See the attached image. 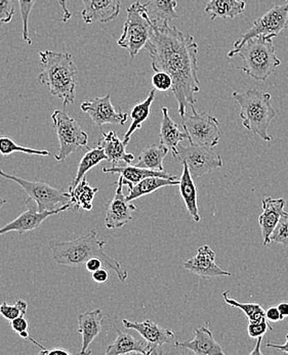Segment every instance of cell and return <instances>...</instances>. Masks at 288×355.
<instances>
[{"mask_svg":"<svg viewBox=\"0 0 288 355\" xmlns=\"http://www.w3.org/2000/svg\"><path fill=\"white\" fill-rule=\"evenodd\" d=\"M145 49L149 51L152 69L165 72L173 79L171 92L178 103L180 117L187 107H194L195 94L200 92L198 44L193 36L167 25L156 27Z\"/></svg>","mask_w":288,"mask_h":355,"instance_id":"1","label":"cell"},{"mask_svg":"<svg viewBox=\"0 0 288 355\" xmlns=\"http://www.w3.org/2000/svg\"><path fill=\"white\" fill-rule=\"evenodd\" d=\"M106 244V241L98 239L96 230H92V232L74 241H51L49 248L53 260L61 266L78 268L85 266V262L90 258H100L104 266L115 272L118 279L124 283L128 279V272L120 262L105 253L104 248Z\"/></svg>","mask_w":288,"mask_h":355,"instance_id":"2","label":"cell"},{"mask_svg":"<svg viewBox=\"0 0 288 355\" xmlns=\"http://www.w3.org/2000/svg\"><path fill=\"white\" fill-rule=\"evenodd\" d=\"M42 72L38 75V81L49 88L51 96L62 101L64 107L74 104L78 70L73 55L60 51H40Z\"/></svg>","mask_w":288,"mask_h":355,"instance_id":"3","label":"cell"},{"mask_svg":"<svg viewBox=\"0 0 288 355\" xmlns=\"http://www.w3.org/2000/svg\"><path fill=\"white\" fill-rule=\"evenodd\" d=\"M234 55H239L244 61V64L238 69L257 81H266L275 69L281 64L275 53L273 38L264 36L251 38L228 53L229 58Z\"/></svg>","mask_w":288,"mask_h":355,"instance_id":"4","label":"cell"},{"mask_svg":"<svg viewBox=\"0 0 288 355\" xmlns=\"http://www.w3.org/2000/svg\"><path fill=\"white\" fill-rule=\"evenodd\" d=\"M233 98L242 107L239 115L242 125L264 141H272L268 133L269 126L276 116L271 103L272 96L269 92L251 89L242 94L233 92Z\"/></svg>","mask_w":288,"mask_h":355,"instance_id":"5","label":"cell"},{"mask_svg":"<svg viewBox=\"0 0 288 355\" xmlns=\"http://www.w3.org/2000/svg\"><path fill=\"white\" fill-rule=\"evenodd\" d=\"M152 33L153 24L148 16L145 6L139 1L133 2L128 8L124 32L118 40V45L126 49L130 60H133L142 49H145Z\"/></svg>","mask_w":288,"mask_h":355,"instance_id":"6","label":"cell"},{"mask_svg":"<svg viewBox=\"0 0 288 355\" xmlns=\"http://www.w3.org/2000/svg\"><path fill=\"white\" fill-rule=\"evenodd\" d=\"M51 118L60 145L59 154L55 156L56 160H65L73 153L87 146L89 135L66 112L56 110Z\"/></svg>","mask_w":288,"mask_h":355,"instance_id":"7","label":"cell"},{"mask_svg":"<svg viewBox=\"0 0 288 355\" xmlns=\"http://www.w3.org/2000/svg\"><path fill=\"white\" fill-rule=\"evenodd\" d=\"M0 176L17 182L29 196L27 202L30 200L35 202L40 212L55 211L70 203V193L64 189L53 188L45 182H29L18 176L10 175L1 169H0Z\"/></svg>","mask_w":288,"mask_h":355,"instance_id":"8","label":"cell"},{"mask_svg":"<svg viewBox=\"0 0 288 355\" xmlns=\"http://www.w3.org/2000/svg\"><path fill=\"white\" fill-rule=\"evenodd\" d=\"M191 113L182 117V126L188 135L191 145L214 148L221 139L220 122L206 112H198L192 107Z\"/></svg>","mask_w":288,"mask_h":355,"instance_id":"9","label":"cell"},{"mask_svg":"<svg viewBox=\"0 0 288 355\" xmlns=\"http://www.w3.org/2000/svg\"><path fill=\"white\" fill-rule=\"evenodd\" d=\"M173 158L178 163L187 164L194 180L214 170L222 168L223 165L220 155L212 152V148L202 146H185L180 144Z\"/></svg>","mask_w":288,"mask_h":355,"instance_id":"10","label":"cell"},{"mask_svg":"<svg viewBox=\"0 0 288 355\" xmlns=\"http://www.w3.org/2000/svg\"><path fill=\"white\" fill-rule=\"evenodd\" d=\"M288 26V1L285 4H278L271 8L263 17L253 21V27L240 36L239 40L234 43V49L244 45L251 38L264 37L274 38L281 32L285 31Z\"/></svg>","mask_w":288,"mask_h":355,"instance_id":"11","label":"cell"},{"mask_svg":"<svg viewBox=\"0 0 288 355\" xmlns=\"http://www.w3.org/2000/svg\"><path fill=\"white\" fill-rule=\"evenodd\" d=\"M81 111L90 116L96 126L102 128L105 124H120L124 125L128 121V114L116 111L111 103L110 94L102 98L85 101L81 105Z\"/></svg>","mask_w":288,"mask_h":355,"instance_id":"12","label":"cell"},{"mask_svg":"<svg viewBox=\"0 0 288 355\" xmlns=\"http://www.w3.org/2000/svg\"><path fill=\"white\" fill-rule=\"evenodd\" d=\"M122 324L124 328L135 330L145 339L148 344V355L159 354V349L164 344L171 343L175 339V333L169 329H164L157 324L153 320H146L144 322H130L124 318Z\"/></svg>","mask_w":288,"mask_h":355,"instance_id":"13","label":"cell"},{"mask_svg":"<svg viewBox=\"0 0 288 355\" xmlns=\"http://www.w3.org/2000/svg\"><path fill=\"white\" fill-rule=\"evenodd\" d=\"M124 178L119 176L115 196L107 207L105 216V225L107 229H120L124 227L132 220L133 213L137 210V207L128 201L126 196H124Z\"/></svg>","mask_w":288,"mask_h":355,"instance_id":"14","label":"cell"},{"mask_svg":"<svg viewBox=\"0 0 288 355\" xmlns=\"http://www.w3.org/2000/svg\"><path fill=\"white\" fill-rule=\"evenodd\" d=\"M184 268L202 279L232 275L231 272L222 270L216 263V253L207 245L199 247L196 256L184 262Z\"/></svg>","mask_w":288,"mask_h":355,"instance_id":"15","label":"cell"},{"mask_svg":"<svg viewBox=\"0 0 288 355\" xmlns=\"http://www.w3.org/2000/svg\"><path fill=\"white\" fill-rule=\"evenodd\" d=\"M71 207H72V204L70 202L67 205L62 206L59 209L55 211L40 212L38 210L28 208L12 223L2 227L0 229V236L12 232H18L20 234H24V232H32V230L40 227L45 219L49 218L51 215L59 214V213L64 212V211L71 209Z\"/></svg>","mask_w":288,"mask_h":355,"instance_id":"16","label":"cell"},{"mask_svg":"<svg viewBox=\"0 0 288 355\" xmlns=\"http://www.w3.org/2000/svg\"><path fill=\"white\" fill-rule=\"evenodd\" d=\"M81 12L85 24L109 23L120 14L121 0H83Z\"/></svg>","mask_w":288,"mask_h":355,"instance_id":"17","label":"cell"},{"mask_svg":"<svg viewBox=\"0 0 288 355\" xmlns=\"http://www.w3.org/2000/svg\"><path fill=\"white\" fill-rule=\"evenodd\" d=\"M195 337L185 342H176L178 349L190 350L196 355L223 354L222 346L214 340L210 329V322L204 327L194 328Z\"/></svg>","mask_w":288,"mask_h":355,"instance_id":"18","label":"cell"},{"mask_svg":"<svg viewBox=\"0 0 288 355\" xmlns=\"http://www.w3.org/2000/svg\"><path fill=\"white\" fill-rule=\"evenodd\" d=\"M262 205L263 213L259 216V225L263 236V244L266 246L271 243V236L276 229L279 220L287 212L285 211V201L282 198H265L262 202Z\"/></svg>","mask_w":288,"mask_h":355,"instance_id":"19","label":"cell"},{"mask_svg":"<svg viewBox=\"0 0 288 355\" xmlns=\"http://www.w3.org/2000/svg\"><path fill=\"white\" fill-rule=\"evenodd\" d=\"M105 318L106 316L103 314L101 309L79 314L78 333L83 336V347L79 354L81 355L92 354L89 350L90 344L100 335Z\"/></svg>","mask_w":288,"mask_h":355,"instance_id":"20","label":"cell"},{"mask_svg":"<svg viewBox=\"0 0 288 355\" xmlns=\"http://www.w3.org/2000/svg\"><path fill=\"white\" fill-rule=\"evenodd\" d=\"M102 139L99 141L98 146L104 148L107 156V161L110 162L112 166H117L120 162L130 164L135 160V156L126 152V144L118 137L115 131L102 132Z\"/></svg>","mask_w":288,"mask_h":355,"instance_id":"21","label":"cell"},{"mask_svg":"<svg viewBox=\"0 0 288 355\" xmlns=\"http://www.w3.org/2000/svg\"><path fill=\"white\" fill-rule=\"evenodd\" d=\"M103 172L105 173H118L124 178V184H135L141 180L147 178H163L169 180H177L173 174L167 173V171H157V170L146 169V168L130 166L126 164V166H112L103 168Z\"/></svg>","mask_w":288,"mask_h":355,"instance_id":"22","label":"cell"},{"mask_svg":"<svg viewBox=\"0 0 288 355\" xmlns=\"http://www.w3.org/2000/svg\"><path fill=\"white\" fill-rule=\"evenodd\" d=\"M159 139L161 145L167 146L173 156H175L177 153L178 145L185 139H188L186 131L182 132L178 129V124L169 116V109L167 107H162V120H161Z\"/></svg>","mask_w":288,"mask_h":355,"instance_id":"23","label":"cell"},{"mask_svg":"<svg viewBox=\"0 0 288 355\" xmlns=\"http://www.w3.org/2000/svg\"><path fill=\"white\" fill-rule=\"evenodd\" d=\"M148 16L156 27L167 25L169 21L178 18L176 8L177 0H149L144 3Z\"/></svg>","mask_w":288,"mask_h":355,"instance_id":"24","label":"cell"},{"mask_svg":"<svg viewBox=\"0 0 288 355\" xmlns=\"http://www.w3.org/2000/svg\"><path fill=\"white\" fill-rule=\"evenodd\" d=\"M183 165H184V168H183L180 184H178L180 196H182L185 206H186L187 210H188L189 214L192 217L193 220L199 223L201 217H200L198 203H197L198 197H197L196 186H195L194 180H193L190 171H189L188 166L185 163Z\"/></svg>","mask_w":288,"mask_h":355,"instance_id":"25","label":"cell"},{"mask_svg":"<svg viewBox=\"0 0 288 355\" xmlns=\"http://www.w3.org/2000/svg\"><path fill=\"white\" fill-rule=\"evenodd\" d=\"M117 337L113 343L107 348L106 355H120L128 354H141L148 355V344L146 341L137 340L128 333L121 332L116 329Z\"/></svg>","mask_w":288,"mask_h":355,"instance_id":"26","label":"cell"},{"mask_svg":"<svg viewBox=\"0 0 288 355\" xmlns=\"http://www.w3.org/2000/svg\"><path fill=\"white\" fill-rule=\"evenodd\" d=\"M244 0H210L205 6V12L210 15L212 20L217 19H234L244 12Z\"/></svg>","mask_w":288,"mask_h":355,"instance_id":"27","label":"cell"},{"mask_svg":"<svg viewBox=\"0 0 288 355\" xmlns=\"http://www.w3.org/2000/svg\"><path fill=\"white\" fill-rule=\"evenodd\" d=\"M180 180H169L163 178H147L141 180L137 184H128V195L126 196L128 201L139 199L144 196L153 193L157 189L164 188V187L178 186Z\"/></svg>","mask_w":288,"mask_h":355,"instance_id":"28","label":"cell"},{"mask_svg":"<svg viewBox=\"0 0 288 355\" xmlns=\"http://www.w3.org/2000/svg\"><path fill=\"white\" fill-rule=\"evenodd\" d=\"M156 89H152L151 92L148 94L147 98L143 102L139 103L133 107L132 113H130V118H132V124H130V128L126 131L124 135V141L128 145L132 135L135 131L141 129L144 122L149 118L150 114H151V107L153 104L154 100H155Z\"/></svg>","mask_w":288,"mask_h":355,"instance_id":"29","label":"cell"},{"mask_svg":"<svg viewBox=\"0 0 288 355\" xmlns=\"http://www.w3.org/2000/svg\"><path fill=\"white\" fill-rule=\"evenodd\" d=\"M70 193L71 204L72 210L90 211L94 208V196L98 193V188H92L87 182V178H83L74 189L68 191Z\"/></svg>","mask_w":288,"mask_h":355,"instance_id":"30","label":"cell"},{"mask_svg":"<svg viewBox=\"0 0 288 355\" xmlns=\"http://www.w3.org/2000/svg\"><path fill=\"white\" fill-rule=\"evenodd\" d=\"M169 152V148L161 145L160 143L147 146L139 154V160L135 166L157 170V171H164L163 160Z\"/></svg>","mask_w":288,"mask_h":355,"instance_id":"31","label":"cell"},{"mask_svg":"<svg viewBox=\"0 0 288 355\" xmlns=\"http://www.w3.org/2000/svg\"><path fill=\"white\" fill-rule=\"evenodd\" d=\"M107 160L106 154H105L104 148L102 146H98L96 148H90L85 156L81 160V163L78 165V169H77L76 175H75L74 180L71 182L70 187H69L68 191H71L85 178V174L90 171V169L100 164L102 161Z\"/></svg>","mask_w":288,"mask_h":355,"instance_id":"32","label":"cell"},{"mask_svg":"<svg viewBox=\"0 0 288 355\" xmlns=\"http://www.w3.org/2000/svg\"><path fill=\"white\" fill-rule=\"evenodd\" d=\"M223 301H225L227 304H229L230 306L239 309L240 311H244L248 322H255V320L266 318V311H264L261 304H257V303L239 302V301L229 297V291L223 292Z\"/></svg>","mask_w":288,"mask_h":355,"instance_id":"33","label":"cell"},{"mask_svg":"<svg viewBox=\"0 0 288 355\" xmlns=\"http://www.w3.org/2000/svg\"><path fill=\"white\" fill-rule=\"evenodd\" d=\"M12 153H24V154L37 155V156H49L51 155L49 150L27 148V146L18 145L12 137H0V154L6 157L10 156Z\"/></svg>","mask_w":288,"mask_h":355,"instance_id":"34","label":"cell"},{"mask_svg":"<svg viewBox=\"0 0 288 355\" xmlns=\"http://www.w3.org/2000/svg\"><path fill=\"white\" fill-rule=\"evenodd\" d=\"M27 309L28 303L23 299H19L14 304L6 302L0 303V315L12 322L19 316H25L27 313Z\"/></svg>","mask_w":288,"mask_h":355,"instance_id":"35","label":"cell"},{"mask_svg":"<svg viewBox=\"0 0 288 355\" xmlns=\"http://www.w3.org/2000/svg\"><path fill=\"white\" fill-rule=\"evenodd\" d=\"M18 2L23 21V40L27 42V44L31 45L32 40L29 36V18L32 10H33L34 4L36 3V0H18Z\"/></svg>","mask_w":288,"mask_h":355,"instance_id":"36","label":"cell"},{"mask_svg":"<svg viewBox=\"0 0 288 355\" xmlns=\"http://www.w3.org/2000/svg\"><path fill=\"white\" fill-rule=\"evenodd\" d=\"M10 327H12V331H14L16 334L20 336L21 338L25 340H29L32 343L37 345L38 347L42 348V350L46 349V348L44 347L42 344L38 343L37 341L33 339V338L30 337L29 332H28V329H29V322L26 320L25 316H19V318H15L10 322Z\"/></svg>","mask_w":288,"mask_h":355,"instance_id":"37","label":"cell"},{"mask_svg":"<svg viewBox=\"0 0 288 355\" xmlns=\"http://www.w3.org/2000/svg\"><path fill=\"white\" fill-rule=\"evenodd\" d=\"M271 243L288 246V213H285L271 236Z\"/></svg>","mask_w":288,"mask_h":355,"instance_id":"38","label":"cell"},{"mask_svg":"<svg viewBox=\"0 0 288 355\" xmlns=\"http://www.w3.org/2000/svg\"><path fill=\"white\" fill-rule=\"evenodd\" d=\"M268 330H272V328L269 326L266 318L248 322V326H247V333L251 339H259L260 337H263Z\"/></svg>","mask_w":288,"mask_h":355,"instance_id":"39","label":"cell"},{"mask_svg":"<svg viewBox=\"0 0 288 355\" xmlns=\"http://www.w3.org/2000/svg\"><path fill=\"white\" fill-rule=\"evenodd\" d=\"M16 14V0H0V26L12 21Z\"/></svg>","mask_w":288,"mask_h":355,"instance_id":"40","label":"cell"},{"mask_svg":"<svg viewBox=\"0 0 288 355\" xmlns=\"http://www.w3.org/2000/svg\"><path fill=\"white\" fill-rule=\"evenodd\" d=\"M152 85L159 92H167L173 87V79L165 72H156L152 77Z\"/></svg>","mask_w":288,"mask_h":355,"instance_id":"41","label":"cell"},{"mask_svg":"<svg viewBox=\"0 0 288 355\" xmlns=\"http://www.w3.org/2000/svg\"><path fill=\"white\" fill-rule=\"evenodd\" d=\"M266 320H270V322H280V320H285V316L280 313L278 307L271 306L270 309H268L266 311Z\"/></svg>","mask_w":288,"mask_h":355,"instance_id":"42","label":"cell"},{"mask_svg":"<svg viewBox=\"0 0 288 355\" xmlns=\"http://www.w3.org/2000/svg\"><path fill=\"white\" fill-rule=\"evenodd\" d=\"M104 266V263H103L102 260L100 259V258L98 257H94L90 258V260H87V262H85V268H87V272H96V270H100L102 266Z\"/></svg>","mask_w":288,"mask_h":355,"instance_id":"43","label":"cell"},{"mask_svg":"<svg viewBox=\"0 0 288 355\" xmlns=\"http://www.w3.org/2000/svg\"><path fill=\"white\" fill-rule=\"evenodd\" d=\"M92 279H94V281L96 282V283H106V282L108 281L109 279L108 270H105V268H101L100 270H96V272H92Z\"/></svg>","mask_w":288,"mask_h":355,"instance_id":"44","label":"cell"},{"mask_svg":"<svg viewBox=\"0 0 288 355\" xmlns=\"http://www.w3.org/2000/svg\"><path fill=\"white\" fill-rule=\"evenodd\" d=\"M59 3L61 6L62 10H63V21L67 23L72 17L70 10H68V6H67V0H60Z\"/></svg>","mask_w":288,"mask_h":355,"instance_id":"45","label":"cell"},{"mask_svg":"<svg viewBox=\"0 0 288 355\" xmlns=\"http://www.w3.org/2000/svg\"><path fill=\"white\" fill-rule=\"evenodd\" d=\"M40 354L44 355V354H49V355H53V354H67L70 355L71 352H68L67 349H64V348H56V349H51V350H42V352H40Z\"/></svg>","mask_w":288,"mask_h":355,"instance_id":"46","label":"cell"},{"mask_svg":"<svg viewBox=\"0 0 288 355\" xmlns=\"http://www.w3.org/2000/svg\"><path fill=\"white\" fill-rule=\"evenodd\" d=\"M266 347L268 348H274V349L280 350V352H285V354H288V334L287 336V342L283 345H280V344H274V343H268L266 344Z\"/></svg>","mask_w":288,"mask_h":355,"instance_id":"47","label":"cell"},{"mask_svg":"<svg viewBox=\"0 0 288 355\" xmlns=\"http://www.w3.org/2000/svg\"><path fill=\"white\" fill-rule=\"evenodd\" d=\"M277 307H278L280 313L285 316V318H288V302L279 303V304L277 305Z\"/></svg>","mask_w":288,"mask_h":355,"instance_id":"48","label":"cell"},{"mask_svg":"<svg viewBox=\"0 0 288 355\" xmlns=\"http://www.w3.org/2000/svg\"><path fill=\"white\" fill-rule=\"evenodd\" d=\"M262 341H263V337H260L259 340H257V346H255V349L253 350V352H251V355L262 354L261 349H260V347H261Z\"/></svg>","mask_w":288,"mask_h":355,"instance_id":"49","label":"cell"},{"mask_svg":"<svg viewBox=\"0 0 288 355\" xmlns=\"http://www.w3.org/2000/svg\"><path fill=\"white\" fill-rule=\"evenodd\" d=\"M6 203H8V201H6V199H3V198L0 197V209H1Z\"/></svg>","mask_w":288,"mask_h":355,"instance_id":"50","label":"cell"}]
</instances>
